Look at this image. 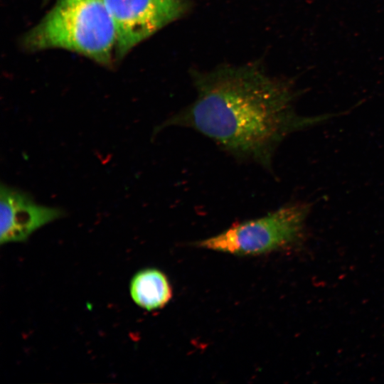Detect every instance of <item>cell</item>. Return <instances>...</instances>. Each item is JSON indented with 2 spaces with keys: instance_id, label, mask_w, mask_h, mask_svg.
I'll return each instance as SVG.
<instances>
[{
  "instance_id": "4",
  "label": "cell",
  "mask_w": 384,
  "mask_h": 384,
  "mask_svg": "<svg viewBox=\"0 0 384 384\" xmlns=\"http://www.w3.org/2000/svg\"><path fill=\"white\" fill-rule=\"evenodd\" d=\"M116 31L114 54L119 59L159 30L181 18L187 0H104Z\"/></svg>"
},
{
  "instance_id": "3",
  "label": "cell",
  "mask_w": 384,
  "mask_h": 384,
  "mask_svg": "<svg viewBox=\"0 0 384 384\" xmlns=\"http://www.w3.org/2000/svg\"><path fill=\"white\" fill-rule=\"evenodd\" d=\"M311 206L290 202L256 218L238 221L196 246L237 256H255L294 247L306 236Z\"/></svg>"
},
{
  "instance_id": "5",
  "label": "cell",
  "mask_w": 384,
  "mask_h": 384,
  "mask_svg": "<svg viewBox=\"0 0 384 384\" xmlns=\"http://www.w3.org/2000/svg\"><path fill=\"white\" fill-rule=\"evenodd\" d=\"M0 243L24 242L36 230L62 217V210L36 203L27 193L2 184Z\"/></svg>"
},
{
  "instance_id": "1",
  "label": "cell",
  "mask_w": 384,
  "mask_h": 384,
  "mask_svg": "<svg viewBox=\"0 0 384 384\" xmlns=\"http://www.w3.org/2000/svg\"><path fill=\"white\" fill-rule=\"evenodd\" d=\"M195 100L167 118L169 127L193 129L238 161L272 170L279 145L290 134L329 118L297 113L290 82L255 65L224 67L194 78Z\"/></svg>"
},
{
  "instance_id": "7",
  "label": "cell",
  "mask_w": 384,
  "mask_h": 384,
  "mask_svg": "<svg viewBox=\"0 0 384 384\" xmlns=\"http://www.w3.org/2000/svg\"><path fill=\"white\" fill-rule=\"evenodd\" d=\"M48 1V0H44V1Z\"/></svg>"
},
{
  "instance_id": "6",
  "label": "cell",
  "mask_w": 384,
  "mask_h": 384,
  "mask_svg": "<svg viewBox=\"0 0 384 384\" xmlns=\"http://www.w3.org/2000/svg\"><path fill=\"white\" fill-rule=\"evenodd\" d=\"M129 293L133 302L146 311L163 308L173 294L168 277L156 268L137 272L131 279Z\"/></svg>"
},
{
  "instance_id": "2",
  "label": "cell",
  "mask_w": 384,
  "mask_h": 384,
  "mask_svg": "<svg viewBox=\"0 0 384 384\" xmlns=\"http://www.w3.org/2000/svg\"><path fill=\"white\" fill-rule=\"evenodd\" d=\"M23 44L33 51L65 49L109 65L116 31L104 0H58L26 33Z\"/></svg>"
}]
</instances>
